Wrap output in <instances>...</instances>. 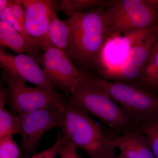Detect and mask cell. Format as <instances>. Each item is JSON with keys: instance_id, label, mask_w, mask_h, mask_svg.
<instances>
[{"instance_id": "obj_1", "label": "cell", "mask_w": 158, "mask_h": 158, "mask_svg": "<svg viewBox=\"0 0 158 158\" xmlns=\"http://www.w3.org/2000/svg\"><path fill=\"white\" fill-rule=\"evenodd\" d=\"M64 108L59 129L67 141L84 151L89 158H116L117 148L112 140L114 130L99 124L69 98L65 99Z\"/></svg>"}, {"instance_id": "obj_2", "label": "cell", "mask_w": 158, "mask_h": 158, "mask_svg": "<svg viewBox=\"0 0 158 158\" xmlns=\"http://www.w3.org/2000/svg\"><path fill=\"white\" fill-rule=\"evenodd\" d=\"M68 18L71 36L66 55L79 64H97L104 44L111 35L105 8L78 12Z\"/></svg>"}, {"instance_id": "obj_3", "label": "cell", "mask_w": 158, "mask_h": 158, "mask_svg": "<svg viewBox=\"0 0 158 158\" xmlns=\"http://www.w3.org/2000/svg\"><path fill=\"white\" fill-rule=\"evenodd\" d=\"M69 98L117 132L123 134L140 127V123L126 110L90 81L86 73L75 84Z\"/></svg>"}, {"instance_id": "obj_4", "label": "cell", "mask_w": 158, "mask_h": 158, "mask_svg": "<svg viewBox=\"0 0 158 158\" xmlns=\"http://www.w3.org/2000/svg\"><path fill=\"white\" fill-rule=\"evenodd\" d=\"M90 81L140 123L158 115V96L138 85L113 81L87 74Z\"/></svg>"}, {"instance_id": "obj_5", "label": "cell", "mask_w": 158, "mask_h": 158, "mask_svg": "<svg viewBox=\"0 0 158 158\" xmlns=\"http://www.w3.org/2000/svg\"><path fill=\"white\" fill-rule=\"evenodd\" d=\"M3 78L7 85L6 105L19 118L36 110L47 107L64 109L65 98L45 89L29 86L17 76L3 71Z\"/></svg>"}, {"instance_id": "obj_6", "label": "cell", "mask_w": 158, "mask_h": 158, "mask_svg": "<svg viewBox=\"0 0 158 158\" xmlns=\"http://www.w3.org/2000/svg\"><path fill=\"white\" fill-rule=\"evenodd\" d=\"M111 34L158 27V12L148 0H115L105 9Z\"/></svg>"}, {"instance_id": "obj_7", "label": "cell", "mask_w": 158, "mask_h": 158, "mask_svg": "<svg viewBox=\"0 0 158 158\" xmlns=\"http://www.w3.org/2000/svg\"><path fill=\"white\" fill-rule=\"evenodd\" d=\"M64 109L47 107L36 110L19 118L18 134L21 138L20 150L25 158L36 154L43 135L50 130L60 128Z\"/></svg>"}, {"instance_id": "obj_8", "label": "cell", "mask_w": 158, "mask_h": 158, "mask_svg": "<svg viewBox=\"0 0 158 158\" xmlns=\"http://www.w3.org/2000/svg\"><path fill=\"white\" fill-rule=\"evenodd\" d=\"M25 15V28L37 45L45 52L52 46L49 37L50 25L58 10L59 1L21 0Z\"/></svg>"}, {"instance_id": "obj_9", "label": "cell", "mask_w": 158, "mask_h": 158, "mask_svg": "<svg viewBox=\"0 0 158 158\" xmlns=\"http://www.w3.org/2000/svg\"><path fill=\"white\" fill-rule=\"evenodd\" d=\"M158 27L148 28L124 33L111 34L104 44L97 63L102 66V73L110 80L118 69L120 62L134 46L145 39Z\"/></svg>"}, {"instance_id": "obj_10", "label": "cell", "mask_w": 158, "mask_h": 158, "mask_svg": "<svg viewBox=\"0 0 158 158\" xmlns=\"http://www.w3.org/2000/svg\"><path fill=\"white\" fill-rule=\"evenodd\" d=\"M40 64L46 76L58 89L69 94L77 81L84 73L73 64L63 51L54 46L43 53Z\"/></svg>"}, {"instance_id": "obj_11", "label": "cell", "mask_w": 158, "mask_h": 158, "mask_svg": "<svg viewBox=\"0 0 158 158\" xmlns=\"http://www.w3.org/2000/svg\"><path fill=\"white\" fill-rule=\"evenodd\" d=\"M156 31L150 34L129 51L109 81L138 85L156 42Z\"/></svg>"}, {"instance_id": "obj_12", "label": "cell", "mask_w": 158, "mask_h": 158, "mask_svg": "<svg viewBox=\"0 0 158 158\" xmlns=\"http://www.w3.org/2000/svg\"><path fill=\"white\" fill-rule=\"evenodd\" d=\"M0 65L3 71L17 76L26 82L61 95L59 89L47 77L34 57L26 54L12 56L0 51Z\"/></svg>"}, {"instance_id": "obj_13", "label": "cell", "mask_w": 158, "mask_h": 158, "mask_svg": "<svg viewBox=\"0 0 158 158\" xmlns=\"http://www.w3.org/2000/svg\"><path fill=\"white\" fill-rule=\"evenodd\" d=\"M113 143L120 154L127 158H155L147 138L141 128L120 134L114 132Z\"/></svg>"}, {"instance_id": "obj_14", "label": "cell", "mask_w": 158, "mask_h": 158, "mask_svg": "<svg viewBox=\"0 0 158 158\" xmlns=\"http://www.w3.org/2000/svg\"><path fill=\"white\" fill-rule=\"evenodd\" d=\"M0 43L18 54H27L40 64L42 51L38 46L29 42L9 23L0 20Z\"/></svg>"}, {"instance_id": "obj_15", "label": "cell", "mask_w": 158, "mask_h": 158, "mask_svg": "<svg viewBox=\"0 0 158 158\" xmlns=\"http://www.w3.org/2000/svg\"><path fill=\"white\" fill-rule=\"evenodd\" d=\"M48 34L53 45L60 49L65 54L67 53L71 36L70 22L68 18L60 19L57 13L54 14L50 25Z\"/></svg>"}, {"instance_id": "obj_16", "label": "cell", "mask_w": 158, "mask_h": 158, "mask_svg": "<svg viewBox=\"0 0 158 158\" xmlns=\"http://www.w3.org/2000/svg\"><path fill=\"white\" fill-rule=\"evenodd\" d=\"M7 88H0V138L18 134L19 118L6 108Z\"/></svg>"}, {"instance_id": "obj_17", "label": "cell", "mask_w": 158, "mask_h": 158, "mask_svg": "<svg viewBox=\"0 0 158 158\" xmlns=\"http://www.w3.org/2000/svg\"><path fill=\"white\" fill-rule=\"evenodd\" d=\"M111 3V1L102 0H62L59 1L58 10L69 17L78 12L108 7Z\"/></svg>"}, {"instance_id": "obj_18", "label": "cell", "mask_w": 158, "mask_h": 158, "mask_svg": "<svg viewBox=\"0 0 158 158\" xmlns=\"http://www.w3.org/2000/svg\"><path fill=\"white\" fill-rule=\"evenodd\" d=\"M138 86L150 91L158 90V49L152 53Z\"/></svg>"}, {"instance_id": "obj_19", "label": "cell", "mask_w": 158, "mask_h": 158, "mask_svg": "<svg viewBox=\"0 0 158 158\" xmlns=\"http://www.w3.org/2000/svg\"><path fill=\"white\" fill-rule=\"evenodd\" d=\"M140 128L149 142L155 158H158V115L140 123Z\"/></svg>"}, {"instance_id": "obj_20", "label": "cell", "mask_w": 158, "mask_h": 158, "mask_svg": "<svg viewBox=\"0 0 158 158\" xmlns=\"http://www.w3.org/2000/svg\"><path fill=\"white\" fill-rule=\"evenodd\" d=\"M20 149L14 141L13 135L0 138V158H20Z\"/></svg>"}, {"instance_id": "obj_21", "label": "cell", "mask_w": 158, "mask_h": 158, "mask_svg": "<svg viewBox=\"0 0 158 158\" xmlns=\"http://www.w3.org/2000/svg\"><path fill=\"white\" fill-rule=\"evenodd\" d=\"M0 19L9 23L27 41L32 44L37 45L34 40L28 34L26 30L23 28L17 20L14 17L9 6L0 12Z\"/></svg>"}, {"instance_id": "obj_22", "label": "cell", "mask_w": 158, "mask_h": 158, "mask_svg": "<svg viewBox=\"0 0 158 158\" xmlns=\"http://www.w3.org/2000/svg\"><path fill=\"white\" fill-rule=\"evenodd\" d=\"M64 141L65 138L62 132L60 131L52 146L48 149L36 154L28 158H56L57 156L59 155V152Z\"/></svg>"}, {"instance_id": "obj_23", "label": "cell", "mask_w": 158, "mask_h": 158, "mask_svg": "<svg viewBox=\"0 0 158 158\" xmlns=\"http://www.w3.org/2000/svg\"><path fill=\"white\" fill-rule=\"evenodd\" d=\"M9 6L11 12L23 28H25V15L21 0H9Z\"/></svg>"}, {"instance_id": "obj_24", "label": "cell", "mask_w": 158, "mask_h": 158, "mask_svg": "<svg viewBox=\"0 0 158 158\" xmlns=\"http://www.w3.org/2000/svg\"><path fill=\"white\" fill-rule=\"evenodd\" d=\"M77 149V147L73 143L65 138V141L59 152V158H79Z\"/></svg>"}, {"instance_id": "obj_25", "label": "cell", "mask_w": 158, "mask_h": 158, "mask_svg": "<svg viewBox=\"0 0 158 158\" xmlns=\"http://www.w3.org/2000/svg\"><path fill=\"white\" fill-rule=\"evenodd\" d=\"M9 0H1L0 1V12L2 11L9 6Z\"/></svg>"}, {"instance_id": "obj_26", "label": "cell", "mask_w": 158, "mask_h": 158, "mask_svg": "<svg viewBox=\"0 0 158 158\" xmlns=\"http://www.w3.org/2000/svg\"><path fill=\"white\" fill-rule=\"evenodd\" d=\"M156 35H157V40H156V43L155 44V45L153 49V51L152 52V53L154 52H155L156 50H157L158 49V27L157 28V31L156 32Z\"/></svg>"}, {"instance_id": "obj_27", "label": "cell", "mask_w": 158, "mask_h": 158, "mask_svg": "<svg viewBox=\"0 0 158 158\" xmlns=\"http://www.w3.org/2000/svg\"><path fill=\"white\" fill-rule=\"evenodd\" d=\"M116 158H127L125 156L123 155L120 154L117 157H116Z\"/></svg>"}, {"instance_id": "obj_28", "label": "cell", "mask_w": 158, "mask_h": 158, "mask_svg": "<svg viewBox=\"0 0 158 158\" xmlns=\"http://www.w3.org/2000/svg\"><path fill=\"white\" fill-rule=\"evenodd\" d=\"M78 155H79V158H84L82 156H81L80 155H79V154H78Z\"/></svg>"}, {"instance_id": "obj_29", "label": "cell", "mask_w": 158, "mask_h": 158, "mask_svg": "<svg viewBox=\"0 0 158 158\" xmlns=\"http://www.w3.org/2000/svg\"><path fill=\"white\" fill-rule=\"evenodd\" d=\"M157 92H158V90H157Z\"/></svg>"}]
</instances>
